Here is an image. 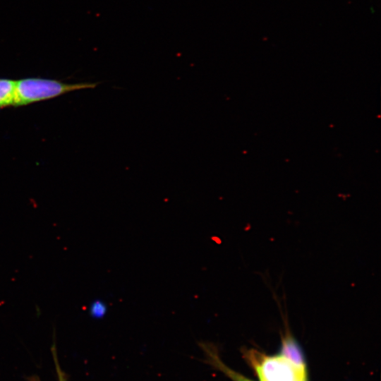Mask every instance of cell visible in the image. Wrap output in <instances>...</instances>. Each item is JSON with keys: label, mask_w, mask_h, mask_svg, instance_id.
<instances>
[{"label": "cell", "mask_w": 381, "mask_h": 381, "mask_svg": "<svg viewBox=\"0 0 381 381\" xmlns=\"http://www.w3.org/2000/svg\"><path fill=\"white\" fill-rule=\"evenodd\" d=\"M97 85V83H66L40 78H23L15 81L12 107H22L75 90L93 88Z\"/></svg>", "instance_id": "obj_1"}, {"label": "cell", "mask_w": 381, "mask_h": 381, "mask_svg": "<svg viewBox=\"0 0 381 381\" xmlns=\"http://www.w3.org/2000/svg\"><path fill=\"white\" fill-rule=\"evenodd\" d=\"M243 356L260 381H308L288 359L281 356L266 355L258 350L246 349Z\"/></svg>", "instance_id": "obj_2"}, {"label": "cell", "mask_w": 381, "mask_h": 381, "mask_svg": "<svg viewBox=\"0 0 381 381\" xmlns=\"http://www.w3.org/2000/svg\"><path fill=\"white\" fill-rule=\"evenodd\" d=\"M279 354L288 359L301 373L308 375L302 349L289 329H286L282 337Z\"/></svg>", "instance_id": "obj_3"}, {"label": "cell", "mask_w": 381, "mask_h": 381, "mask_svg": "<svg viewBox=\"0 0 381 381\" xmlns=\"http://www.w3.org/2000/svg\"><path fill=\"white\" fill-rule=\"evenodd\" d=\"M200 346L205 353L207 363L221 371L232 381H254L226 365L221 359L217 349L213 344L201 342Z\"/></svg>", "instance_id": "obj_4"}, {"label": "cell", "mask_w": 381, "mask_h": 381, "mask_svg": "<svg viewBox=\"0 0 381 381\" xmlns=\"http://www.w3.org/2000/svg\"><path fill=\"white\" fill-rule=\"evenodd\" d=\"M15 80L0 78V109L12 107Z\"/></svg>", "instance_id": "obj_5"}, {"label": "cell", "mask_w": 381, "mask_h": 381, "mask_svg": "<svg viewBox=\"0 0 381 381\" xmlns=\"http://www.w3.org/2000/svg\"><path fill=\"white\" fill-rule=\"evenodd\" d=\"M107 305L101 299H95L89 306V314L94 319H102L107 313Z\"/></svg>", "instance_id": "obj_6"}, {"label": "cell", "mask_w": 381, "mask_h": 381, "mask_svg": "<svg viewBox=\"0 0 381 381\" xmlns=\"http://www.w3.org/2000/svg\"><path fill=\"white\" fill-rule=\"evenodd\" d=\"M52 352H53V356L54 357L55 364H56V372H57V375H58L59 381H66L65 375L64 374V372L61 370V368H60V366L59 365V363H58V360H57V358H56V353L55 345H53Z\"/></svg>", "instance_id": "obj_7"}]
</instances>
